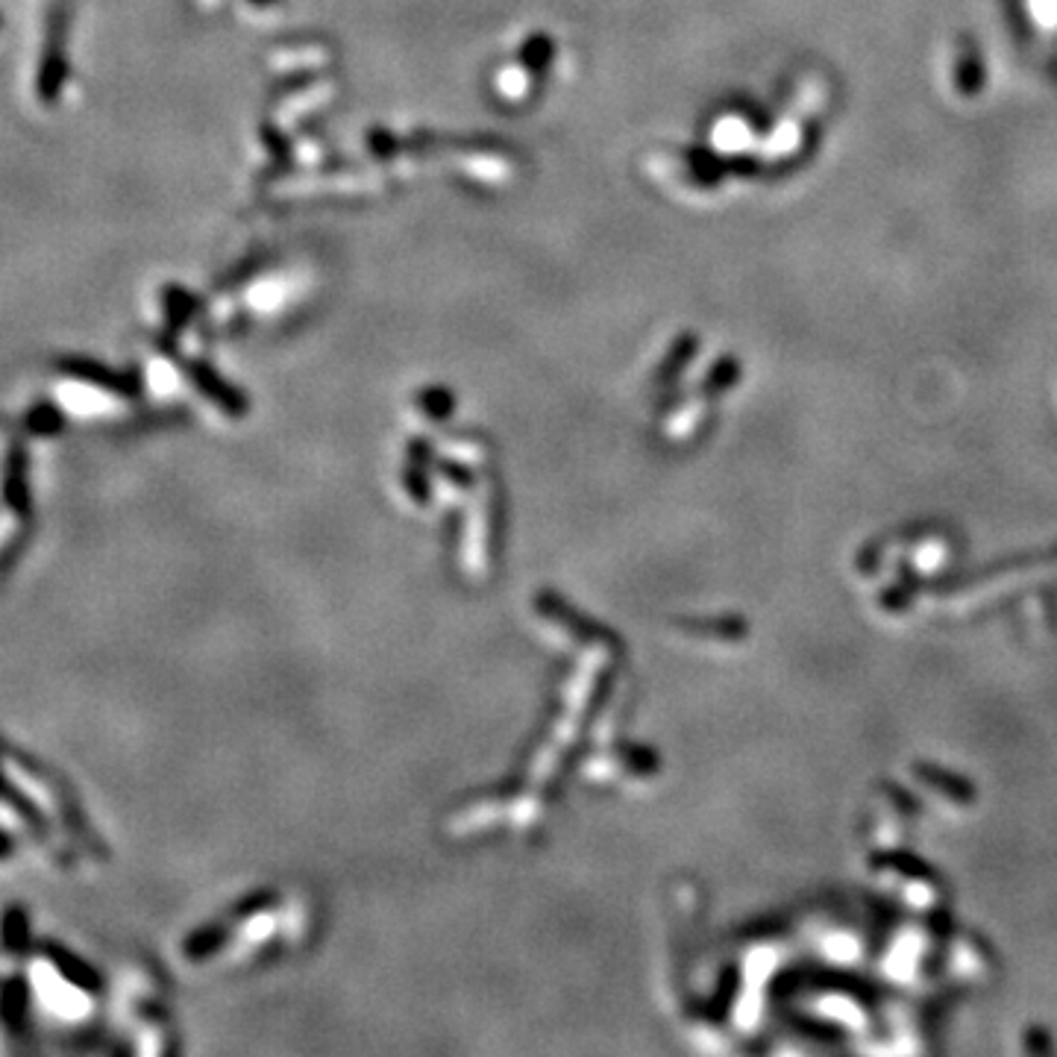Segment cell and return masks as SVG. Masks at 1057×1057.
<instances>
[{
    "instance_id": "cell-1",
    "label": "cell",
    "mask_w": 1057,
    "mask_h": 1057,
    "mask_svg": "<svg viewBox=\"0 0 1057 1057\" xmlns=\"http://www.w3.org/2000/svg\"><path fill=\"white\" fill-rule=\"evenodd\" d=\"M94 976L82 967L74 955L44 943L30 951L27 969V996L36 1008L59 1023H80L89 1017Z\"/></svg>"
},
{
    "instance_id": "cell-2",
    "label": "cell",
    "mask_w": 1057,
    "mask_h": 1057,
    "mask_svg": "<svg viewBox=\"0 0 1057 1057\" xmlns=\"http://www.w3.org/2000/svg\"><path fill=\"white\" fill-rule=\"evenodd\" d=\"M30 955V923L27 910H7L0 917V958L21 960Z\"/></svg>"
}]
</instances>
